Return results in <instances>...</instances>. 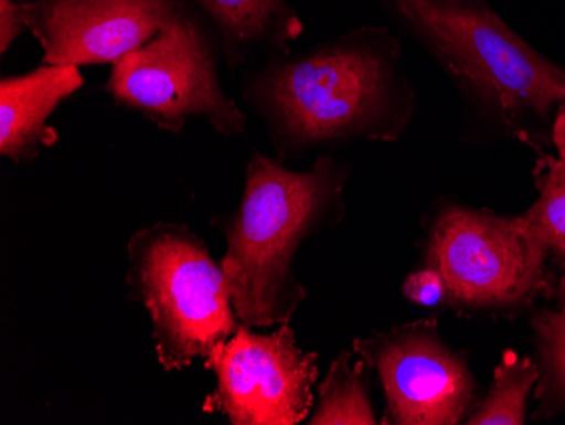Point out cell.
I'll return each instance as SVG.
<instances>
[{
  "mask_svg": "<svg viewBox=\"0 0 565 425\" xmlns=\"http://www.w3.org/2000/svg\"><path fill=\"white\" fill-rule=\"evenodd\" d=\"M279 161L358 141H396L414 119L398 38L383 26L349 31L298 55H276L246 77Z\"/></svg>",
  "mask_w": 565,
  "mask_h": 425,
  "instance_id": "cell-1",
  "label": "cell"
},
{
  "mask_svg": "<svg viewBox=\"0 0 565 425\" xmlns=\"http://www.w3.org/2000/svg\"><path fill=\"white\" fill-rule=\"evenodd\" d=\"M349 174L330 155L295 171L253 149L239 205L212 221L225 240L221 266L241 323L273 328L294 319L307 298L295 273L298 249L342 221Z\"/></svg>",
  "mask_w": 565,
  "mask_h": 425,
  "instance_id": "cell-2",
  "label": "cell"
},
{
  "mask_svg": "<svg viewBox=\"0 0 565 425\" xmlns=\"http://www.w3.org/2000/svg\"><path fill=\"white\" fill-rule=\"evenodd\" d=\"M469 103L507 126L565 103V70L535 52L486 0H384Z\"/></svg>",
  "mask_w": 565,
  "mask_h": 425,
  "instance_id": "cell-3",
  "label": "cell"
},
{
  "mask_svg": "<svg viewBox=\"0 0 565 425\" xmlns=\"http://www.w3.org/2000/svg\"><path fill=\"white\" fill-rule=\"evenodd\" d=\"M126 285L148 310L158 363L182 371L239 328L221 263L183 222L161 221L127 241Z\"/></svg>",
  "mask_w": 565,
  "mask_h": 425,
  "instance_id": "cell-4",
  "label": "cell"
},
{
  "mask_svg": "<svg viewBox=\"0 0 565 425\" xmlns=\"http://www.w3.org/2000/svg\"><path fill=\"white\" fill-rule=\"evenodd\" d=\"M222 41L202 12L183 0L157 38L113 65L104 91L114 104L157 128L182 132L202 119L224 138L246 135V114L218 78Z\"/></svg>",
  "mask_w": 565,
  "mask_h": 425,
  "instance_id": "cell-5",
  "label": "cell"
},
{
  "mask_svg": "<svg viewBox=\"0 0 565 425\" xmlns=\"http://www.w3.org/2000/svg\"><path fill=\"white\" fill-rule=\"evenodd\" d=\"M547 255L522 219L452 205L431 226L425 266L444 278L452 309L510 310L552 287Z\"/></svg>",
  "mask_w": 565,
  "mask_h": 425,
  "instance_id": "cell-6",
  "label": "cell"
},
{
  "mask_svg": "<svg viewBox=\"0 0 565 425\" xmlns=\"http://www.w3.org/2000/svg\"><path fill=\"white\" fill-rule=\"evenodd\" d=\"M317 360L319 354L298 346L290 323L269 334L239 323L233 338L205 358L203 366L217 385L202 411L233 425H298L316 405Z\"/></svg>",
  "mask_w": 565,
  "mask_h": 425,
  "instance_id": "cell-7",
  "label": "cell"
},
{
  "mask_svg": "<svg viewBox=\"0 0 565 425\" xmlns=\"http://www.w3.org/2000/svg\"><path fill=\"white\" fill-rule=\"evenodd\" d=\"M352 349L380 376L386 400L383 424L456 425L468 418L478 383L465 354L440 338L437 320L358 338Z\"/></svg>",
  "mask_w": 565,
  "mask_h": 425,
  "instance_id": "cell-8",
  "label": "cell"
},
{
  "mask_svg": "<svg viewBox=\"0 0 565 425\" xmlns=\"http://www.w3.org/2000/svg\"><path fill=\"white\" fill-rule=\"evenodd\" d=\"M183 0H33L28 30L44 65H104L157 38Z\"/></svg>",
  "mask_w": 565,
  "mask_h": 425,
  "instance_id": "cell-9",
  "label": "cell"
},
{
  "mask_svg": "<svg viewBox=\"0 0 565 425\" xmlns=\"http://www.w3.org/2000/svg\"><path fill=\"white\" fill-rule=\"evenodd\" d=\"M81 66L41 65L0 81V157L31 164L60 136L47 124L66 98L84 87Z\"/></svg>",
  "mask_w": 565,
  "mask_h": 425,
  "instance_id": "cell-10",
  "label": "cell"
},
{
  "mask_svg": "<svg viewBox=\"0 0 565 425\" xmlns=\"http://www.w3.org/2000/svg\"><path fill=\"white\" fill-rule=\"evenodd\" d=\"M211 21L222 41L225 65L236 70L250 56L288 55L303 22L287 0H186Z\"/></svg>",
  "mask_w": 565,
  "mask_h": 425,
  "instance_id": "cell-11",
  "label": "cell"
},
{
  "mask_svg": "<svg viewBox=\"0 0 565 425\" xmlns=\"http://www.w3.org/2000/svg\"><path fill=\"white\" fill-rule=\"evenodd\" d=\"M370 364L352 351H342L319 385V402L310 425H376L370 395Z\"/></svg>",
  "mask_w": 565,
  "mask_h": 425,
  "instance_id": "cell-12",
  "label": "cell"
},
{
  "mask_svg": "<svg viewBox=\"0 0 565 425\" xmlns=\"http://www.w3.org/2000/svg\"><path fill=\"white\" fill-rule=\"evenodd\" d=\"M541 380V366L532 358H520L515 351H504L494 368L493 385L478 411L466 418L469 425H523L526 400Z\"/></svg>",
  "mask_w": 565,
  "mask_h": 425,
  "instance_id": "cell-13",
  "label": "cell"
},
{
  "mask_svg": "<svg viewBox=\"0 0 565 425\" xmlns=\"http://www.w3.org/2000/svg\"><path fill=\"white\" fill-rule=\"evenodd\" d=\"M536 164L539 199L520 219L547 253L565 263V160L542 157Z\"/></svg>",
  "mask_w": 565,
  "mask_h": 425,
  "instance_id": "cell-14",
  "label": "cell"
},
{
  "mask_svg": "<svg viewBox=\"0 0 565 425\" xmlns=\"http://www.w3.org/2000/svg\"><path fill=\"white\" fill-rule=\"evenodd\" d=\"M557 309L541 310L532 319L541 354V389L545 408L565 407V278L558 285Z\"/></svg>",
  "mask_w": 565,
  "mask_h": 425,
  "instance_id": "cell-15",
  "label": "cell"
},
{
  "mask_svg": "<svg viewBox=\"0 0 565 425\" xmlns=\"http://www.w3.org/2000/svg\"><path fill=\"white\" fill-rule=\"evenodd\" d=\"M402 290L406 300L420 307H434L439 306L440 302H446L444 278L428 266L409 273L406 280L403 281Z\"/></svg>",
  "mask_w": 565,
  "mask_h": 425,
  "instance_id": "cell-16",
  "label": "cell"
},
{
  "mask_svg": "<svg viewBox=\"0 0 565 425\" xmlns=\"http://www.w3.org/2000/svg\"><path fill=\"white\" fill-rule=\"evenodd\" d=\"M28 30V2L0 0V53L6 55L9 47Z\"/></svg>",
  "mask_w": 565,
  "mask_h": 425,
  "instance_id": "cell-17",
  "label": "cell"
},
{
  "mask_svg": "<svg viewBox=\"0 0 565 425\" xmlns=\"http://www.w3.org/2000/svg\"><path fill=\"white\" fill-rule=\"evenodd\" d=\"M552 141L558 151V158L565 160V107H561L555 116L554 126H552Z\"/></svg>",
  "mask_w": 565,
  "mask_h": 425,
  "instance_id": "cell-18",
  "label": "cell"
},
{
  "mask_svg": "<svg viewBox=\"0 0 565 425\" xmlns=\"http://www.w3.org/2000/svg\"><path fill=\"white\" fill-rule=\"evenodd\" d=\"M15 2H33V0H15Z\"/></svg>",
  "mask_w": 565,
  "mask_h": 425,
  "instance_id": "cell-19",
  "label": "cell"
}]
</instances>
